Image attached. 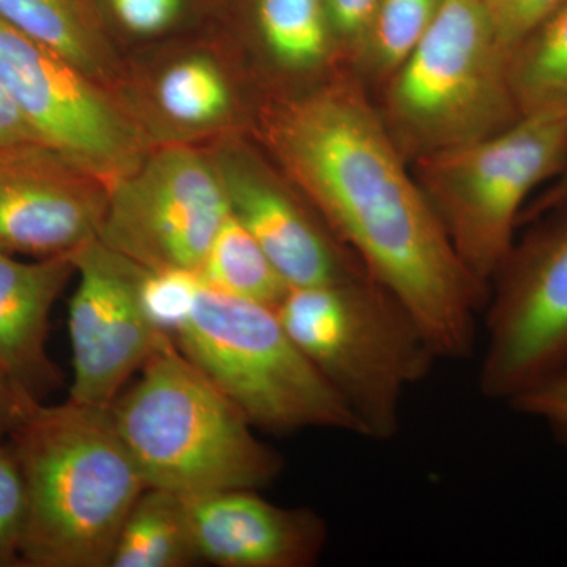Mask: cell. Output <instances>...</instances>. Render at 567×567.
Instances as JSON below:
<instances>
[{
    "label": "cell",
    "mask_w": 567,
    "mask_h": 567,
    "mask_svg": "<svg viewBox=\"0 0 567 567\" xmlns=\"http://www.w3.org/2000/svg\"><path fill=\"white\" fill-rule=\"evenodd\" d=\"M268 136L334 237L415 317L440 360L472 358L491 287L458 259L363 93L336 84L282 104Z\"/></svg>",
    "instance_id": "cell-1"
},
{
    "label": "cell",
    "mask_w": 567,
    "mask_h": 567,
    "mask_svg": "<svg viewBox=\"0 0 567 567\" xmlns=\"http://www.w3.org/2000/svg\"><path fill=\"white\" fill-rule=\"evenodd\" d=\"M9 432L28 494L22 566L110 567L147 488L110 406L24 398Z\"/></svg>",
    "instance_id": "cell-2"
},
{
    "label": "cell",
    "mask_w": 567,
    "mask_h": 567,
    "mask_svg": "<svg viewBox=\"0 0 567 567\" xmlns=\"http://www.w3.org/2000/svg\"><path fill=\"white\" fill-rule=\"evenodd\" d=\"M112 402L111 415L147 487L199 496L259 491L282 457L254 435L245 413L181 352L173 336Z\"/></svg>",
    "instance_id": "cell-3"
},
{
    "label": "cell",
    "mask_w": 567,
    "mask_h": 567,
    "mask_svg": "<svg viewBox=\"0 0 567 567\" xmlns=\"http://www.w3.org/2000/svg\"><path fill=\"white\" fill-rule=\"evenodd\" d=\"M276 312L349 406L364 439H394L406 394L440 360L409 309L361 275L333 286L289 289Z\"/></svg>",
    "instance_id": "cell-4"
},
{
    "label": "cell",
    "mask_w": 567,
    "mask_h": 567,
    "mask_svg": "<svg viewBox=\"0 0 567 567\" xmlns=\"http://www.w3.org/2000/svg\"><path fill=\"white\" fill-rule=\"evenodd\" d=\"M174 341L254 427L275 434L328 429L363 436L357 417L295 344L275 308L200 281Z\"/></svg>",
    "instance_id": "cell-5"
},
{
    "label": "cell",
    "mask_w": 567,
    "mask_h": 567,
    "mask_svg": "<svg viewBox=\"0 0 567 567\" xmlns=\"http://www.w3.org/2000/svg\"><path fill=\"white\" fill-rule=\"evenodd\" d=\"M567 164V107L520 115L486 140L415 159V178L458 259L491 287L529 196Z\"/></svg>",
    "instance_id": "cell-6"
},
{
    "label": "cell",
    "mask_w": 567,
    "mask_h": 567,
    "mask_svg": "<svg viewBox=\"0 0 567 567\" xmlns=\"http://www.w3.org/2000/svg\"><path fill=\"white\" fill-rule=\"evenodd\" d=\"M391 76L385 123L413 159L486 140L520 117L509 55L480 0H442L423 40Z\"/></svg>",
    "instance_id": "cell-7"
},
{
    "label": "cell",
    "mask_w": 567,
    "mask_h": 567,
    "mask_svg": "<svg viewBox=\"0 0 567 567\" xmlns=\"http://www.w3.org/2000/svg\"><path fill=\"white\" fill-rule=\"evenodd\" d=\"M540 216L488 292L477 388L491 401L507 404L567 368V200Z\"/></svg>",
    "instance_id": "cell-8"
},
{
    "label": "cell",
    "mask_w": 567,
    "mask_h": 567,
    "mask_svg": "<svg viewBox=\"0 0 567 567\" xmlns=\"http://www.w3.org/2000/svg\"><path fill=\"white\" fill-rule=\"evenodd\" d=\"M230 205L199 153L164 148L115 182L99 240L148 270L199 271Z\"/></svg>",
    "instance_id": "cell-9"
},
{
    "label": "cell",
    "mask_w": 567,
    "mask_h": 567,
    "mask_svg": "<svg viewBox=\"0 0 567 567\" xmlns=\"http://www.w3.org/2000/svg\"><path fill=\"white\" fill-rule=\"evenodd\" d=\"M0 89L43 144L110 189L144 159L136 126L96 81L2 20Z\"/></svg>",
    "instance_id": "cell-10"
},
{
    "label": "cell",
    "mask_w": 567,
    "mask_h": 567,
    "mask_svg": "<svg viewBox=\"0 0 567 567\" xmlns=\"http://www.w3.org/2000/svg\"><path fill=\"white\" fill-rule=\"evenodd\" d=\"M70 257L80 281L70 301L74 379L69 399L111 406L171 334L156 330L142 309L141 265L99 238Z\"/></svg>",
    "instance_id": "cell-11"
},
{
    "label": "cell",
    "mask_w": 567,
    "mask_h": 567,
    "mask_svg": "<svg viewBox=\"0 0 567 567\" xmlns=\"http://www.w3.org/2000/svg\"><path fill=\"white\" fill-rule=\"evenodd\" d=\"M110 186L41 144L0 148V251L70 256L99 238Z\"/></svg>",
    "instance_id": "cell-12"
},
{
    "label": "cell",
    "mask_w": 567,
    "mask_h": 567,
    "mask_svg": "<svg viewBox=\"0 0 567 567\" xmlns=\"http://www.w3.org/2000/svg\"><path fill=\"white\" fill-rule=\"evenodd\" d=\"M185 502L200 561L311 567L327 547L328 525L316 511L274 505L257 491L215 492Z\"/></svg>",
    "instance_id": "cell-13"
},
{
    "label": "cell",
    "mask_w": 567,
    "mask_h": 567,
    "mask_svg": "<svg viewBox=\"0 0 567 567\" xmlns=\"http://www.w3.org/2000/svg\"><path fill=\"white\" fill-rule=\"evenodd\" d=\"M216 169L230 212L256 238L289 289L333 286L365 275L354 270L289 194L248 159L224 156Z\"/></svg>",
    "instance_id": "cell-14"
},
{
    "label": "cell",
    "mask_w": 567,
    "mask_h": 567,
    "mask_svg": "<svg viewBox=\"0 0 567 567\" xmlns=\"http://www.w3.org/2000/svg\"><path fill=\"white\" fill-rule=\"evenodd\" d=\"M73 271L70 256L21 262L0 251V372L17 394L41 401L61 383L47 353L48 330Z\"/></svg>",
    "instance_id": "cell-15"
},
{
    "label": "cell",
    "mask_w": 567,
    "mask_h": 567,
    "mask_svg": "<svg viewBox=\"0 0 567 567\" xmlns=\"http://www.w3.org/2000/svg\"><path fill=\"white\" fill-rule=\"evenodd\" d=\"M0 20L99 82L112 73V50L92 0H0Z\"/></svg>",
    "instance_id": "cell-16"
},
{
    "label": "cell",
    "mask_w": 567,
    "mask_h": 567,
    "mask_svg": "<svg viewBox=\"0 0 567 567\" xmlns=\"http://www.w3.org/2000/svg\"><path fill=\"white\" fill-rule=\"evenodd\" d=\"M197 561L185 498L145 488L123 522L110 567H186Z\"/></svg>",
    "instance_id": "cell-17"
},
{
    "label": "cell",
    "mask_w": 567,
    "mask_h": 567,
    "mask_svg": "<svg viewBox=\"0 0 567 567\" xmlns=\"http://www.w3.org/2000/svg\"><path fill=\"white\" fill-rule=\"evenodd\" d=\"M197 274L205 286L219 292L275 309L289 290L256 238L233 212L219 226Z\"/></svg>",
    "instance_id": "cell-18"
},
{
    "label": "cell",
    "mask_w": 567,
    "mask_h": 567,
    "mask_svg": "<svg viewBox=\"0 0 567 567\" xmlns=\"http://www.w3.org/2000/svg\"><path fill=\"white\" fill-rule=\"evenodd\" d=\"M520 115L567 107V3L509 58Z\"/></svg>",
    "instance_id": "cell-19"
},
{
    "label": "cell",
    "mask_w": 567,
    "mask_h": 567,
    "mask_svg": "<svg viewBox=\"0 0 567 567\" xmlns=\"http://www.w3.org/2000/svg\"><path fill=\"white\" fill-rule=\"evenodd\" d=\"M256 13L268 50L287 69H315L327 58L331 29L323 0H257Z\"/></svg>",
    "instance_id": "cell-20"
},
{
    "label": "cell",
    "mask_w": 567,
    "mask_h": 567,
    "mask_svg": "<svg viewBox=\"0 0 567 567\" xmlns=\"http://www.w3.org/2000/svg\"><path fill=\"white\" fill-rule=\"evenodd\" d=\"M158 103L167 117L185 125H205L229 110L230 93L221 71L204 58L175 63L158 82Z\"/></svg>",
    "instance_id": "cell-21"
},
{
    "label": "cell",
    "mask_w": 567,
    "mask_h": 567,
    "mask_svg": "<svg viewBox=\"0 0 567 567\" xmlns=\"http://www.w3.org/2000/svg\"><path fill=\"white\" fill-rule=\"evenodd\" d=\"M440 3L442 0H379L365 44L377 70L393 74L409 59L431 28Z\"/></svg>",
    "instance_id": "cell-22"
},
{
    "label": "cell",
    "mask_w": 567,
    "mask_h": 567,
    "mask_svg": "<svg viewBox=\"0 0 567 567\" xmlns=\"http://www.w3.org/2000/svg\"><path fill=\"white\" fill-rule=\"evenodd\" d=\"M200 286L199 274L188 270H148L142 267L140 298L153 327L162 333H177L192 311Z\"/></svg>",
    "instance_id": "cell-23"
},
{
    "label": "cell",
    "mask_w": 567,
    "mask_h": 567,
    "mask_svg": "<svg viewBox=\"0 0 567 567\" xmlns=\"http://www.w3.org/2000/svg\"><path fill=\"white\" fill-rule=\"evenodd\" d=\"M28 494L13 446L0 445V567L22 566Z\"/></svg>",
    "instance_id": "cell-24"
},
{
    "label": "cell",
    "mask_w": 567,
    "mask_h": 567,
    "mask_svg": "<svg viewBox=\"0 0 567 567\" xmlns=\"http://www.w3.org/2000/svg\"><path fill=\"white\" fill-rule=\"evenodd\" d=\"M480 3L496 41L511 58L567 0H480Z\"/></svg>",
    "instance_id": "cell-25"
},
{
    "label": "cell",
    "mask_w": 567,
    "mask_h": 567,
    "mask_svg": "<svg viewBox=\"0 0 567 567\" xmlns=\"http://www.w3.org/2000/svg\"><path fill=\"white\" fill-rule=\"evenodd\" d=\"M507 405L518 415L546 425L555 440L567 447V368L514 395Z\"/></svg>",
    "instance_id": "cell-26"
},
{
    "label": "cell",
    "mask_w": 567,
    "mask_h": 567,
    "mask_svg": "<svg viewBox=\"0 0 567 567\" xmlns=\"http://www.w3.org/2000/svg\"><path fill=\"white\" fill-rule=\"evenodd\" d=\"M115 20L136 35H155L175 24L185 0H106Z\"/></svg>",
    "instance_id": "cell-27"
},
{
    "label": "cell",
    "mask_w": 567,
    "mask_h": 567,
    "mask_svg": "<svg viewBox=\"0 0 567 567\" xmlns=\"http://www.w3.org/2000/svg\"><path fill=\"white\" fill-rule=\"evenodd\" d=\"M331 32L349 47L368 44L379 0H323Z\"/></svg>",
    "instance_id": "cell-28"
},
{
    "label": "cell",
    "mask_w": 567,
    "mask_h": 567,
    "mask_svg": "<svg viewBox=\"0 0 567 567\" xmlns=\"http://www.w3.org/2000/svg\"><path fill=\"white\" fill-rule=\"evenodd\" d=\"M33 142H41L39 134L32 128L20 107L0 89V148Z\"/></svg>",
    "instance_id": "cell-29"
},
{
    "label": "cell",
    "mask_w": 567,
    "mask_h": 567,
    "mask_svg": "<svg viewBox=\"0 0 567 567\" xmlns=\"http://www.w3.org/2000/svg\"><path fill=\"white\" fill-rule=\"evenodd\" d=\"M567 200V164L563 173L555 178V182L540 194L539 197L525 208L520 221H532V219L539 218L544 213L550 212L551 208L558 207Z\"/></svg>",
    "instance_id": "cell-30"
},
{
    "label": "cell",
    "mask_w": 567,
    "mask_h": 567,
    "mask_svg": "<svg viewBox=\"0 0 567 567\" xmlns=\"http://www.w3.org/2000/svg\"><path fill=\"white\" fill-rule=\"evenodd\" d=\"M24 398H28V395L14 393L9 380H7L6 375L0 372V409H2L3 413L9 417V425L10 421L13 420L14 413H17L18 406H20L22 399Z\"/></svg>",
    "instance_id": "cell-31"
},
{
    "label": "cell",
    "mask_w": 567,
    "mask_h": 567,
    "mask_svg": "<svg viewBox=\"0 0 567 567\" xmlns=\"http://www.w3.org/2000/svg\"><path fill=\"white\" fill-rule=\"evenodd\" d=\"M6 431H9V417H7L6 413H3V410L0 409V435H2Z\"/></svg>",
    "instance_id": "cell-32"
}]
</instances>
